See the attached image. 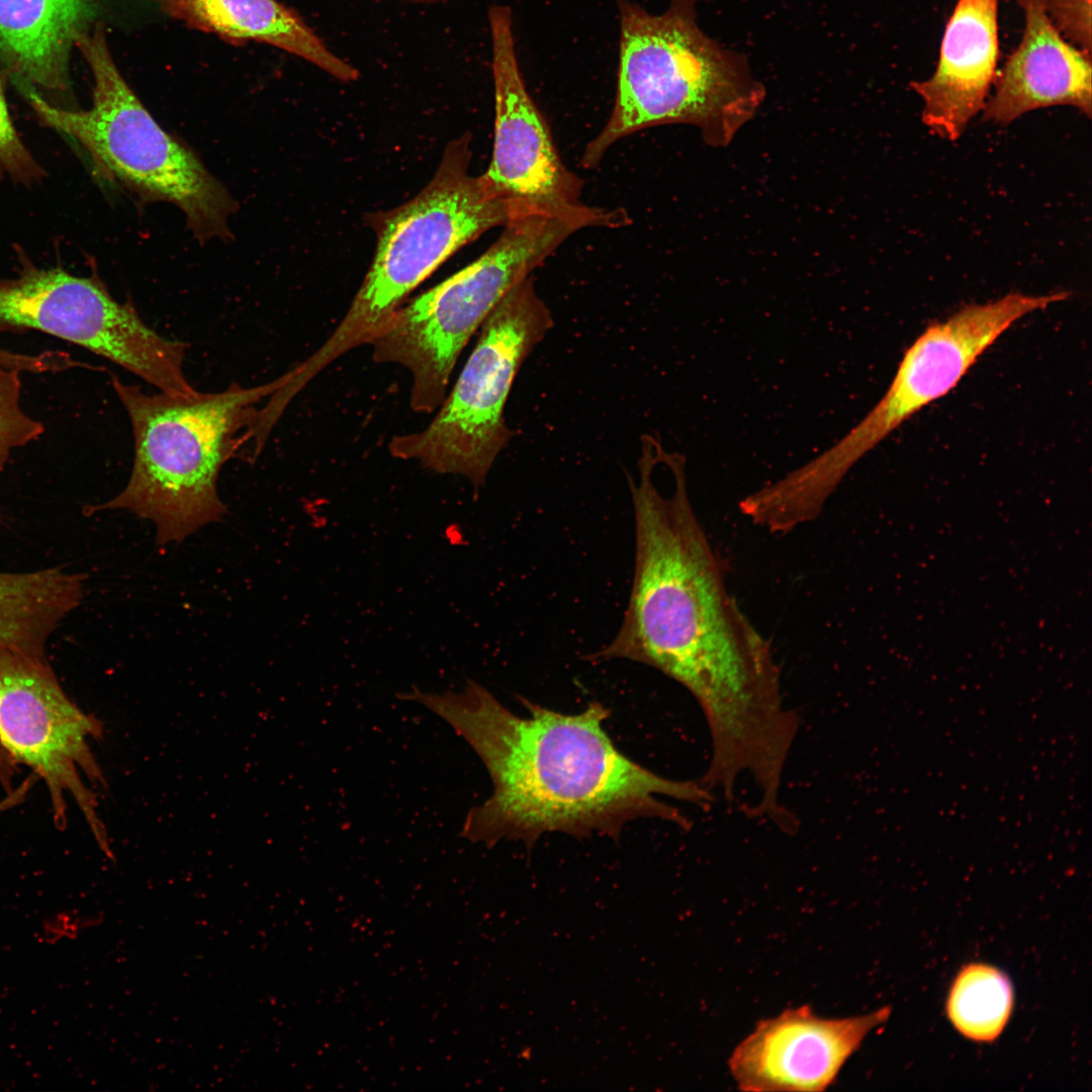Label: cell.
I'll return each mask as SVG.
<instances>
[{
	"label": "cell",
	"mask_w": 1092,
	"mask_h": 1092,
	"mask_svg": "<svg viewBox=\"0 0 1092 1092\" xmlns=\"http://www.w3.org/2000/svg\"><path fill=\"white\" fill-rule=\"evenodd\" d=\"M673 490L652 480L657 459L642 445L639 479L628 476L635 518V567L615 638L584 657L650 665L686 688L701 707L714 782L767 778L785 764L799 716L784 707L768 641L728 592L690 500L685 457L663 451Z\"/></svg>",
	"instance_id": "1"
},
{
	"label": "cell",
	"mask_w": 1092,
	"mask_h": 1092,
	"mask_svg": "<svg viewBox=\"0 0 1092 1092\" xmlns=\"http://www.w3.org/2000/svg\"><path fill=\"white\" fill-rule=\"evenodd\" d=\"M447 722L477 753L493 791L469 810L461 836L488 847L504 839L531 847L546 832L577 838H617L624 825L658 818L688 829L689 820L656 796L708 807L701 783L662 778L619 751L603 729L610 712L592 703L565 715L524 700L528 717L502 705L483 686L468 679L460 692L397 694Z\"/></svg>",
	"instance_id": "2"
},
{
	"label": "cell",
	"mask_w": 1092,
	"mask_h": 1092,
	"mask_svg": "<svg viewBox=\"0 0 1092 1092\" xmlns=\"http://www.w3.org/2000/svg\"><path fill=\"white\" fill-rule=\"evenodd\" d=\"M618 9L615 103L581 165L596 167L619 140L662 124H692L708 144L727 145L765 96L746 58L702 30L696 0H671L660 14L627 0Z\"/></svg>",
	"instance_id": "3"
},
{
	"label": "cell",
	"mask_w": 1092,
	"mask_h": 1092,
	"mask_svg": "<svg viewBox=\"0 0 1092 1092\" xmlns=\"http://www.w3.org/2000/svg\"><path fill=\"white\" fill-rule=\"evenodd\" d=\"M289 373L261 385L231 383L218 392L147 393L111 382L132 428L130 477L115 497L86 509L127 510L157 526V542H182L226 512L217 492L219 472L248 443L258 403L286 384Z\"/></svg>",
	"instance_id": "4"
},
{
	"label": "cell",
	"mask_w": 1092,
	"mask_h": 1092,
	"mask_svg": "<svg viewBox=\"0 0 1092 1092\" xmlns=\"http://www.w3.org/2000/svg\"><path fill=\"white\" fill-rule=\"evenodd\" d=\"M75 47L94 78L90 109L55 106L31 84L12 80L39 121L80 143L100 178L118 183L141 201L179 207L198 241L231 238L229 218L236 202L199 158L158 124L127 85L111 57L104 25L83 33Z\"/></svg>",
	"instance_id": "5"
},
{
	"label": "cell",
	"mask_w": 1092,
	"mask_h": 1092,
	"mask_svg": "<svg viewBox=\"0 0 1092 1092\" xmlns=\"http://www.w3.org/2000/svg\"><path fill=\"white\" fill-rule=\"evenodd\" d=\"M471 136L445 148L431 181L399 206L370 215L376 235L371 265L329 339L296 367L305 386L335 360L369 345L405 297L450 256L483 233L511 219L508 204L469 173Z\"/></svg>",
	"instance_id": "6"
},
{
	"label": "cell",
	"mask_w": 1092,
	"mask_h": 1092,
	"mask_svg": "<svg viewBox=\"0 0 1092 1092\" xmlns=\"http://www.w3.org/2000/svg\"><path fill=\"white\" fill-rule=\"evenodd\" d=\"M578 230L540 214L517 216L475 261L400 305L369 344L377 363L412 376L414 412H435L467 342L518 283Z\"/></svg>",
	"instance_id": "7"
},
{
	"label": "cell",
	"mask_w": 1092,
	"mask_h": 1092,
	"mask_svg": "<svg viewBox=\"0 0 1092 1092\" xmlns=\"http://www.w3.org/2000/svg\"><path fill=\"white\" fill-rule=\"evenodd\" d=\"M553 324L532 277L515 285L481 325L469 358L432 422L419 432L393 437L389 453L435 473L466 477L475 490L482 487L513 438L504 412L515 377Z\"/></svg>",
	"instance_id": "8"
},
{
	"label": "cell",
	"mask_w": 1092,
	"mask_h": 1092,
	"mask_svg": "<svg viewBox=\"0 0 1092 1092\" xmlns=\"http://www.w3.org/2000/svg\"><path fill=\"white\" fill-rule=\"evenodd\" d=\"M17 254L18 275L0 280V333L41 332L105 358L161 391H196L183 370L187 343L151 329L130 300L111 296L98 275L38 268L22 250Z\"/></svg>",
	"instance_id": "9"
},
{
	"label": "cell",
	"mask_w": 1092,
	"mask_h": 1092,
	"mask_svg": "<svg viewBox=\"0 0 1092 1092\" xmlns=\"http://www.w3.org/2000/svg\"><path fill=\"white\" fill-rule=\"evenodd\" d=\"M487 16L495 100L492 157L480 175L487 190L508 204L511 218L540 214L577 230L630 223L625 210L588 206L581 201L583 182L563 164L546 119L523 79L511 7L494 4Z\"/></svg>",
	"instance_id": "10"
},
{
	"label": "cell",
	"mask_w": 1092,
	"mask_h": 1092,
	"mask_svg": "<svg viewBox=\"0 0 1092 1092\" xmlns=\"http://www.w3.org/2000/svg\"><path fill=\"white\" fill-rule=\"evenodd\" d=\"M101 735V723L70 700L44 655L0 647V742L15 763L44 782L56 826L66 827V798L72 797L112 858L96 796L81 778L106 785L87 741Z\"/></svg>",
	"instance_id": "11"
},
{
	"label": "cell",
	"mask_w": 1092,
	"mask_h": 1092,
	"mask_svg": "<svg viewBox=\"0 0 1092 1092\" xmlns=\"http://www.w3.org/2000/svg\"><path fill=\"white\" fill-rule=\"evenodd\" d=\"M1069 292H1011L963 307L930 325L899 363L883 397L843 438L815 457L819 473L840 482L848 470L902 423L948 393L976 360L1016 321L1063 301Z\"/></svg>",
	"instance_id": "12"
},
{
	"label": "cell",
	"mask_w": 1092,
	"mask_h": 1092,
	"mask_svg": "<svg viewBox=\"0 0 1092 1092\" xmlns=\"http://www.w3.org/2000/svg\"><path fill=\"white\" fill-rule=\"evenodd\" d=\"M889 1006L845 1018H824L809 1005L759 1020L728 1060L742 1091H823L876 1026Z\"/></svg>",
	"instance_id": "13"
},
{
	"label": "cell",
	"mask_w": 1092,
	"mask_h": 1092,
	"mask_svg": "<svg viewBox=\"0 0 1092 1092\" xmlns=\"http://www.w3.org/2000/svg\"><path fill=\"white\" fill-rule=\"evenodd\" d=\"M998 57V0H958L933 74L910 83L932 133L951 142L964 133L987 102Z\"/></svg>",
	"instance_id": "14"
},
{
	"label": "cell",
	"mask_w": 1092,
	"mask_h": 1092,
	"mask_svg": "<svg viewBox=\"0 0 1092 1092\" xmlns=\"http://www.w3.org/2000/svg\"><path fill=\"white\" fill-rule=\"evenodd\" d=\"M1024 30L994 81L983 119L1001 125L1035 109L1066 105L1092 113L1091 57L1065 40L1040 0H1018Z\"/></svg>",
	"instance_id": "15"
},
{
	"label": "cell",
	"mask_w": 1092,
	"mask_h": 1092,
	"mask_svg": "<svg viewBox=\"0 0 1092 1092\" xmlns=\"http://www.w3.org/2000/svg\"><path fill=\"white\" fill-rule=\"evenodd\" d=\"M100 0H0V64L11 79L44 93L70 90V57L92 30Z\"/></svg>",
	"instance_id": "16"
},
{
	"label": "cell",
	"mask_w": 1092,
	"mask_h": 1092,
	"mask_svg": "<svg viewBox=\"0 0 1092 1092\" xmlns=\"http://www.w3.org/2000/svg\"><path fill=\"white\" fill-rule=\"evenodd\" d=\"M162 12L225 41L264 42L300 57L334 78L351 82L359 72L324 43L292 8L277 0H154Z\"/></svg>",
	"instance_id": "17"
},
{
	"label": "cell",
	"mask_w": 1092,
	"mask_h": 1092,
	"mask_svg": "<svg viewBox=\"0 0 1092 1092\" xmlns=\"http://www.w3.org/2000/svg\"><path fill=\"white\" fill-rule=\"evenodd\" d=\"M1013 1006L1009 978L986 964H969L956 977L946 1002L947 1016L969 1039L991 1042L1004 1029Z\"/></svg>",
	"instance_id": "18"
},
{
	"label": "cell",
	"mask_w": 1092,
	"mask_h": 1092,
	"mask_svg": "<svg viewBox=\"0 0 1092 1092\" xmlns=\"http://www.w3.org/2000/svg\"><path fill=\"white\" fill-rule=\"evenodd\" d=\"M21 373L0 365V472L13 450L37 440L44 432L42 423L21 406Z\"/></svg>",
	"instance_id": "19"
},
{
	"label": "cell",
	"mask_w": 1092,
	"mask_h": 1092,
	"mask_svg": "<svg viewBox=\"0 0 1092 1092\" xmlns=\"http://www.w3.org/2000/svg\"><path fill=\"white\" fill-rule=\"evenodd\" d=\"M8 77L6 71H0V177L8 175L17 182L31 184L42 177L43 170L13 125L4 94Z\"/></svg>",
	"instance_id": "20"
},
{
	"label": "cell",
	"mask_w": 1092,
	"mask_h": 1092,
	"mask_svg": "<svg viewBox=\"0 0 1092 1092\" xmlns=\"http://www.w3.org/2000/svg\"><path fill=\"white\" fill-rule=\"evenodd\" d=\"M1040 3L1061 36L1091 57V0H1040Z\"/></svg>",
	"instance_id": "21"
},
{
	"label": "cell",
	"mask_w": 1092,
	"mask_h": 1092,
	"mask_svg": "<svg viewBox=\"0 0 1092 1092\" xmlns=\"http://www.w3.org/2000/svg\"><path fill=\"white\" fill-rule=\"evenodd\" d=\"M16 763L0 742V786L8 793L12 792V780L15 775Z\"/></svg>",
	"instance_id": "22"
},
{
	"label": "cell",
	"mask_w": 1092,
	"mask_h": 1092,
	"mask_svg": "<svg viewBox=\"0 0 1092 1092\" xmlns=\"http://www.w3.org/2000/svg\"><path fill=\"white\" fill-rule=\"evenodd\" d=\"M24 363L25 356L22 353L0 348V365L11 369H20Z\"/></svg>",
	"instance_id": "23"
},
{
	"label": "cell",
	"mask_w": 1092,
	"mask_h": 1092,
	"mask_svg": "<svg viewBox=\"0 0 1092 1092\" xmlns=\"http://www.w3.org/2000/svg\"><path fill=\"white\" fill-rule=\"evenodd\" d=\"M411 1L421 2V3H431V2H439V1H446V0H411Z\"/></svg>",
	"instance_id": "24"
},
{
	"label": "cell",
	"mask_w": 1092,
	"mask_h": 1092,
	"mask_svg": "<svg viewBox=\"0 0 1092 1092\" xmlns=\"http://www.w3.org/2000/svg\"><path fill=\"white\" fill-rule=\"evenodd\" d=\"M2 811H3V808H2V806L0 805V813H1Z\"/></svg>",
	"instance_id": "25"
}]
</instances>
